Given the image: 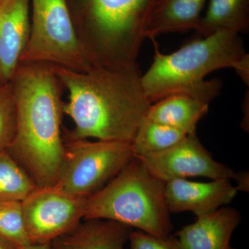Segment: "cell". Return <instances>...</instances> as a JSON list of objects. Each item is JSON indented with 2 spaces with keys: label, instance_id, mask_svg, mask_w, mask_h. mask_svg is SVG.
Returning <instances> with one entry per match:
<instances>
[{
  "label": "cell",
  "instance_id": "1",
  "mask_svg": "<svg viewBox=\"0 0 249 249\" xmlns=\"http://www.w3.org/2000/svg\"><path fill=\"white\" fill-rule=\"evenodd\" d=\"M53 70L69 92L63 111L74 123L70 139L132 143L151 105L142 89L138 65L94 66L86 71Z\"/></svg>",
  "mask_w": 249,
  "mask_h": 249
},
{
  "label": "cell",
  "instance_id": "2",
  "mask_svg": "<svg viewBox=\"0 0 249 249\" xmlns=\"http://www.w3.org/2000/svg\"><path fill=\"white\" fill-rule=\"evenodd\" d=\"M17 124L7 151L37 187L57 182L65 155L60 83L53 67L21 63L12 80Z\"/></svg>",
  "mask_w": 249,
  "mask_h": 249
},
{
  "label": "cell",
  "instance_id": "3",
  "mask_svg": "<svg viewBox=\"0 0 249 249\" xmlns=\"http://www.w3.org/2000/svg\"><path fill=\"white\" fill-rule=\"evenodd\" d=\"M152 42L155 51L153 62L141 76L144 93L151 104L181 93L209 105L219 95L222 82L205 77L220 69H234L249 85V55L237 33L216 31L169 54L162 53L156 41Z\"/></svg>",
  "mask_w": 249,
  "mask_h": 249
},
{
  "label": "cell",
  "instance_id": "4",
  "mask_svg": "<svg viewBox=\"0 0 249 249\" xmlns=\"http://www.w3.org/2000/svg\"><path fill=\"white\" fill-rule=\"evenodd\" d=\"M158 0H67L75 26L89 37L96 66L128 68L137 58Z\"/></svg>",
  "mask_w": 249,
  "mask_h": 249
},
{
  "label": "cell",
  "instance_id": "5",
  "mask_svg": "<svg viewBox=\"0 0 249 249\" xmlns=\"http://www.w3.org/2000/svg\"><path fill=\"white\" fill-rule=\"evenodd\" d=\"M164 181L134 157L120 173L88 198L83 219H106L158 237L173 231Z\"/></svg>",
  "mask_w": 249,
  "mask_h": 249
},
{
  "label": "cell",
  "instance_id": "6",
  "mask_svg": "<svg viewBox=\"0 0 249 249\" xmlns=\"http://www.w3.org/2000/svg\"><path fill=\"white\" fill-rule=\"evenodd\" d=\"M30 35L21 63H40L77 71L95 65L77 34L67 0H31Z\"/></svg>",
  "mask_w": 249,
  "mask_h": 249
},
{
  "label": "cell",
  "instance_id": "7",
  "mask_svg": "<svg viewBox=\"0 0 249 249\" xmlns=\"http://www.w3.org/2000/svg\"><path fill=\"white\" fill-rule=\"evenodd\" d=\"M65 146L61 169L54 186L85 199L100 191L134 158L130 142L70 139Z\"/></svg>",
  "mask_w": 249,
  "mask_h": 249
},
{
  "label": "cell",
  "instance_id": "8",
  "mask_svg": "<svg viewBox=\"0 0 249 249\" xmlns=\"http://www.w3.org/2000/svg\"><path fill=\"white\" fill-rule=\"evenodd\" d=\"M87 200L55 186L37 187L22 201L31 244H49L71 231L84 219Z\"/></svg>",
  "mask_w": 249,
  "mask_h": 249
},
{
  "label": "cell",
  "instance_id": "9",
  "mask_svg": "<svg viewBox=\"0 0 249 249\" xmlns=\"http://www.w3.org/2000/svg\"><path fill=\"white\" fill-rule=\"evenodd\" d=\"M161 181L202 177L214 179H232L241 186L247 182L248 172H235L219 163L198 139L196 132L188 134L173 146L155 153L136 157Z\"/></svg>",
  "mask_w": 249,
  "mask_h": 249
},
{
  "label": "cell",
  "instance_id": "10",
  "mask_svg": "<svg viewBox=\"0 0 249 249\" xmlns=\"http://www.w3.org/2000/svg\"><path fill=\"white\" fill-rule=\"evenodd\" d=\"M229 179L196 182L177 178L165 184V196L170 213L192 212L202 217L231 202L238 192Z\"/></svg>",
  "mask_w": 249,
  "mask_h": 249
},
{
  "label": "cell",
  "instance_id": "11",
  "mask_svg": "<svg viewBox=\"0 0 249 249\" xmlns=\"http://www.w3.org/2000/svg\"><path fill=\"white\" fill-rule=\"evenodd\" d=\"M31 0L0 1V83L12 81L31 30Z\"/></svg>",
  "mask_w": 249,
  "mask_h": 249
},
{
  "label": "cell",
  "instance_id": "12",
  "mask_svg": "<svg viewBox=\"0 0 249 249\" xmlns=\"http://www.w3.org/2000/svg\"><path fill=\"white\" fill-rule=\"evenodd\" d=\"M237 210L224 206L212 213L197 217L196 222L176 233L181 249H235L231 240L241 222Z\"/></svg>",
  "mask_w": 249,
  "mask_h": 249
},
{
  "label": "cell",
  "instance_id": "13",
  "mask_svg": "<svg viewBox=\"0 0 249 249\" xmlns=\"http://www.w3.org/2000/svg\"><path fill=\"white\" fill-rule=\"evenodd\" d=\"M132 231V228L114 221L83 219L51 242L49 249H124Z\"/></svg>",
  "mask_w": 249,
  "mask_h": 249
},
{
  "label": "cell",
  "instance_id": "14",
  "mask_svg": "<svg viewBox=\"0 0 249 249\" xmlns=\"http://www.w3.org/2000/svg\"><path fill=\"white\" fill-rule=\"evenodd\" d=\"M208 0H158L145 30V38L155 40L160 34L198 31Z\"/></svg>",
  "mask_w": 249,
  "mask_h": 249
},
{
  "label": "cell",
  "instance_id": "15",
  "mask_svg": "<svg viewBox=\"0 0 249 249\" xmlns=\"http://www.w3.org/2000/svg\"><path fill=\"white\" fill-rule=\"evenodd\" d=\"M209 104L188 95H170L150 105L145 119L191 134L208 113Z\"/></svg>",
  "mask_w": 249,
  "mask_h": 249
},
{
  "label": "cell",
  "instance_id": "16",
  "mask_svg": "<svg viewBox=\"0 0 249 249\" xmlns=\"http://www.w3.org/2000/svg\"><path fill=\"white\" fill-rule=\"evenodd\" d=\"M249 27V0H209L199 32L203 37L218 31L247 32Z\"/></svg>",
  "mask_w": 249,
  "mask_h": 249
},
{
  "label": "cell",
  "instance_id": "17",
  "mask_svg": "<svg viewBox=\"0 0 249 249\" xmlns=\"http://www.w3.org/2000/svg\"><path fill=\"white\" fill-rule=\"evenodd\" d=\"M188 134L181 129L144 118L132 142L134 157L163 151L178 143Z\"/></svg>",
  "mask_w": 249,
  "mask_h": 249
},
{
  "label": "cell",
  "instance_id": "18",
  "mask_svg": "<svg viewBox=\"0 0 249 249\" xmlns=\"http://www.w3.org/2000/svg\"><path fill=\"white\" fill-rule=\"evenodd\" d=\"M37 187L7 150L0 152V201H22Z\"/></svg>",
  "mask_w": 249,
  "mask_h": 249
},
{
  "label": "cell",
  "instance_id": "19",
  "mask_svg": "<svg viewBox=\"0 0 249 249\" xmlns=\"http://www.w3.org/2000/svg\"><path fill=\"white\" fill-rule=\"evenodd\" d=\"M0 237L16 247L31 245L24 225L22 201H0Z\"/></svg>",
  "mask_w": 249,
  "mask_h": 249
},
{
  "label": "cell",
  "instance_id": "20",
  "mask_svg": "<svg viewBox=\"0 0 249 249\" xmlns=\"http://www.w3.org/2000/svg\"><path fill=\"white\" fill-rule=\"evenodd\" d=\"M16 99L12 82L0 83V152L7 150L16 132Z\"/></svg>",
  "mask_w": 249,
  "mask_h": 249
},
{
  "label": "cell",
  "instance_id": "21",
  "mask_svg": "<svg viewBox=\"0 0 249 249\" xmlns=\"http://www.w3.org/2000/svg\"><path fill=\"white\" fill-rule=\"evenodd\" d=\"M130 249H181L175 236L158 237L137 231L129 236Z\"/></svg>",
  "mask_w": 249,
  "mask_h": 249
},
{
  "label": "cell",
  "instance_id": "22",
  "mask_svg": "<svg viewBox=\"0 0 249 249\" xmlns=\"http://www.w3.org/2000/svg\"><path fill=\"white\" fill-rule=\"evenodd\" d=\"M49 244H31L24 247H18L16 249H49Z\"/></svg>",
  "mask_w": 249,
  "mask_h": 249
},
{
  "label": "cell",
  "instance_id": "23",
  "mask_svg": "<svg viewBox=\"0 0 249 249\" xmlns=\"http://www.w3.org/2000/svg\"><path fill=\"white\" fill-rule=\"evenodd\" d=\"M18 247H15L9 241L0 237V249H16Z\"/></svg>",
  "mask_w": 249,
  "mask_h": 249
},
{
  "label": "cell",
  "instance_id": "24",
  "mask_svg": "<svg viewBox=\"0 0 249 249\" xmlns=\"http://www.w3.org/2000/svg\"><path fill=\"white\" fill-rule=\"evenodd\" d=\"M0 1H2V0H0Z\"/></svg>",
  "mask_w": 249,
  "mask_h": 249
},
{
  "label": "cell",
  "instance_id": "25",
  "mask_svg": "<svg viewBox=\"0 0 249 249\" xmlns=\"http://www.w3.org/2000/svg\"></svg>",
  "mask_w": 249,
  "mask_h": 249
}]
</instances>
